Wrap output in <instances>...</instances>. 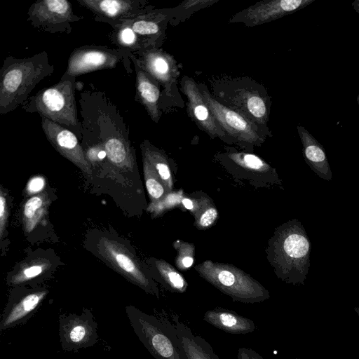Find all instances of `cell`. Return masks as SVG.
I'll list each match as a JSON object with an SVG mask.
<instances>
[{
    "label": "cell",
    "instance_id": "cell-19",
    "mask_svg": "<svg viewBox=\"0 0 359 359\" xmlns=\"http://www.w3.org/2000/svg\"><path fill=\"white\" fill-rule=\"evenodd\" d=\"M203 320L215 327L230 334H244L256 330V325L251 319L223 308L206 311Z\"/></svg>",
    "mask_w": 359,
    "mask_h": 359
},
{
    "label": "cell",
    "instance_id": "cell-3",
    "mask_svg": "<svg viewBox=\"0 0 359 359\" xmlns=\"http://www.w3.org/2000/svg\"><path fill=\"white\" fill-rule=\"evenodd\" d=\"M76 77L64 73L55 85L30 96L21 106L27 113H37L73 132L82 140V124L76 104Z\"/></svg>",
    "mask_w": 359,
    "mask_h": 359
},
{
    "label": "cell",
    "instance_id": "cell-12",
    "mask_svg": "<svg viewBox=\"0 0 359 359\" xmlns=\"http://www.w3.org/2000/svg\"><path fill=\"white\" fill-rule=\"evenodd\" d=\"M314 0H272L263 1L251 6L232 16L231 22H243L247 26H255L294 13Z\"/></svg>",
    "mask_w": 359,
    "mask_h": 359
},
{
    "label": "cell",
    "instance_id": "cell-14",
    "mask_svg": "<svg viewBox=\"0 0 359 359\" xmlns=\"http://www.w3.org/2000/svg\"><path fill=\"white\" fill-rule=\"evenodd\" d=\"M169 13V11L152 9L123 20L121 22L133 29L144 50L158 48L163 40Z\"/></svg>",
    "mask_w": 359,
    "mask_h": 359
},
{
    "label": "cell",
    "instance_id": "cell-36",
    "mask_svg": "<svg viewBox=\"0 0 359 359\" xmlns=\"http://www.w3.org/2000/svg\"><path fill=\"white\" fill-rule=\"evenodd\" d=\"M353 309H354V311L355 312V313L357 314V316L359 317V306H355Z\"/></svg>",
    "mask_w": 359,
    "mask_h": 359
},
{
    "label": "cell",
    "instance_id": "cell-20",
    "mask_svg": "<svg viewBox=\"0 0 359 359\" xmlns=\"http://www.w3.org/2000/svg\"><path fill=\"white\" fill-rule=\"evenodd\" d=\"M172 320L187 359H220L210 344L202 337L194 333L178 316L174 315Z\"/></svg>",
    "mask_w": 359,
    "mask_h": 359
},
{
    "label": "cell",
    "instance_id": "cell-8",
    "mask_svg": "<svg viewBox=\"0 0 359 359\" xmlns=\"http://www.w3.org/2000/svg\"><path fill=\"white\" fill-rule=\"evenodd\" d=\"M97 249L102 258L116 271L147 292L156 294V290L140 270L132 252L125 245L114 240L102 238Z\"/></svg>",
    "mask_w": 359,
    "mask_h": 359
},
{
    "label": "cell",
    "instance_id": "cell-5",
    "mask_svg": "<svg viewBox=\"0 0 359 359\" xmlns=\"http://www.w3.org/2000/svg\"><path fill=\"white\" fill-rule=\"evenodd\" d=\"M130 52L104 46L86 45L74 48L67 60V75L78 76L93 71L113 69L123 65L127 73H132Z\"/></svg>",
    "mask_w": 359,
    "mask_h": 359
},
{
    "label": "cell",
    "instance_id": "cell-16",
    "mask_svg": "<svg viewBox=\"0 0 359 359\" xmlns=\"http://www.w3.org/2000/svg\"><path fill=\"white\" fill-rule=\"evenodd\" d=\"M182 85L189 101V113L198 126L212 135L224 134V130L212 116L196 83L187 78Z\"/></svg>",
    "mask_w": 359,
    "mask_h": 359
},
{
    "label": "cell",
    "instance_id": "cell-34",
    "mask_svg": "<svg viewBox=\"0 0 359 359\" xmlns=\"http://www.w3.org/2000/svg\"><path fill=\"white\" fill-rule=\"evenodd\" d=\"M182 203L187 209L191 210L193 208L194 205H193L192 201L190 199L184 198L182 201Z\"/></svg>",
    "mask_w": 359,
    "mask_h": 359
},
{
    "label": "cell",
    "instance_id": "cell-4",
    "mask_svg": "<svg viewBox=\"0 0 359 359\" xmlns=\"http://www.w3.org/2000/svg\"><path fill=\"white\" fill-rule=\"evenodd\" d=\"M126 313L135 334L156 359H187L173 323L128 306Z\"/></svg>",
    "mask_w": 359,
    "mask_h": 359
},
{
    "label": "cell",
    "instance_id": "cell-6",
    "mask_svg": "<svg viewBox=\"0 0 359 359\" xmlns=\"http://www.w3.org/2000/svg\"><path fill=\"white\" fill-rule=\"evenodd\" d=\"M83 18L67 0H38L27 11V21L36 29L50 34H70L72 24Z\"/></svg>",
    "mask_w": 359,
    "mask_h": 359
},
{
    "label": "cell",
    "instance_id": "cell-33",
    "mask_svg": "<svg viewBox=\"0 0 359 359\" xmlns=\"http://www.w3.org/2000/svg\"><path fill=\"white\" fill-rule=\"evenodd\" d=\"M193 262V259L190 257H186L182 259L183 265L187 268L190 267L192 265Z\"/></svg>",
    "mask_w": 359,
    "mask_h": 359
},
{
    "label": "cell",
    "instance_id": "cell-31",
    "mask_svg": "<svg viewBox=\"0 0 359 359\" xmlns=\"http://www.w3.org/2000/svg\"><path fill=\"white\" fill-rule=\"evenodd\" d=\"M217 216V210L215 208H210L202 215L200 223L203 226H210L215 220Z\"/></svg>",
    "mask_w": 359,
    "mask_h": 359
},
{
    "label": "cell",
    "instance_id": "cell-15",
    "mask_svg": "<svg viewBox=\"0 0 359 359\" xmlns=\"http://www.w3.org/2000/svg\"><path fill=\"white\" fill-rule=\"evenodd\" d=\"M283 250L285 256L291 260L298 282L304 284L310 266L311 243L300 225L297 226L285 237Z\"/></svg>",
    "mask_w": 359,
    "mask_h": 359
},
{
    "label": "cell",
    "instance_id": "cell-26",
    "mask_svg": "<svg viewBox=\"0 0 359 359\" xmlns=\"http://www.w3.org/2000/svg\"><path fill=\"white\" fill-rule=\"evenodd\" d=\"M144 165L145 171L146 187L150 196L154 199L160 198L163 194L164 189L162 184L158 181L156 177L152 175L153 170L149 162L144 158Z\"/></svg>",
    "mask_w": 359,
    "mask_h": 359
},
{
    "label": "cell",
    "instance_id": "cell-22",
    "mask_svg": "<svg viewBox=\"0 0 359 359\" xmlns=\"http://www.w3.org/2000/svg\"><path fill=\"white\" fill-rule=\"evenodd\" d=\"M50 199L45 193L32 196L25 203L23 224L27 233L32 232L46 215Z\"/></svg>",
    "mask_w": 359,
    "mask_h": 359
},
{
    "label": "cell",
    "instance_id": "cell-27",
    "mask_svg": "<svg viewBox=\"0 0 359 359\" xmlns=\"http://www.w3.org/2000/svg\"><path fill=\"white\" fill-rule=\"evenodd\" d=\"M8 217V208L6 192L2 187L0 189V238L2 240L6 236V226Z\"/></svg>",
    "mask_w": 359,
    "mask_h": 359
},
{
    "label": "cell",
    "instance_id": "cell-28",
    "mask_svg": "<svg viewBox=\"0 0 359 359\" xmlns=\"http://www.w3.org/2000/svg\"><path fill=\"white\" fill-rule=\"evenodd\" d=\"M46 186V180L43 176L32 177L27 182L26 192L29 195H38Z\"/></svg>",
    "mask_w": 359,
    "mask_h": 359
},
{
    "label": "cell",
    "instance_id": "cell-30",
    "mask_svg": "<svg viewBox=\"0 0 359 359\" xmlns=\"http://www.w3.org/2000/svg\"><path fill=\"white\" fill-rule=\"evenodd\" d=\"M168 278L170 285L178 290H183L184 287V281L182 277L175 271H169Z\"/></svg>",
    "mask_w": 359,
    "mask_h": 359
},
{
    "label": "cell",
    "instance_id": "cell-7",
    "mask_svg": "<svg viewBox=\"0 0 359 359\" xmlns=\"http://www.w3.org/2000/svg\"><path fill=\"white\" fill-rule=\"evenodd\" d=\"M59 337L65 351H76L94 346L98 339L97 323L90 310L83 308L80 314H60Z\"/></svg>",
    "mask_w": 359,
    "mask_h": 359
},
{
    "label": "cell",
    "instance_id": "cell-2",
    "mask_svg": "<svg viewBox=\"0 0 359 359\" xmlns=\"http://www.w3.org/2000/svg\"><path fill=\"white\" fill-rule=\"evenodd\" d=\"M54 71L45 50L23 58L6 57L0 69V114L22 106L36 86Z\"/></svg>",
    "mask_w": 359,
    "mask_h": 359
},
{
    "label": "cell",
    "instance_id": "cell-21",
    "mask_svg": "<svg viewBox=\"0 0 359 359\" xmlns=\"http://www.w3.org/2000/svg\"><path fill=\"white\" fill-rule=\"evenodd\" d=\"M297 130L308 165L318 177L325 180H331L332 171L322 145L304 127L298 126Z\"/></svg>",
    "mask_w": 359,
    "mask_h": 359
},
{
    "label": "cell",
    "instance_id": "cell-18",
    "mask_svg": "<svg viewBox=\"0 0 359 359\" xmlns=\"http://www.w3.org/2000/svg\"><path fill=\"white\" fill-rule=\"evenodd\" d=\"M140 67L158 83L165 86L174 79L176 69L171 56L158 48L144 50L134 54Z\"/></svg>",
    "mask_w": 359,
    "mask_h": 359
},
{
    "label": "cell",
    "instance_id": "cell-32",
    "mask_svg": "<svg viewBox=\"0 0 359 359\" xmlns=\"http://www.w3.org/2000/svg\"><path fill=\"white\" fill-rule=\"evenodd\" d=\"M243 161L248 167L252 169H259L263 165L262 160L252 154H245L243 156Z\"/></svg>",
    "mask_w": 359,
    "mask_h": 359
},
{
    "label": "cell",
    "instance_id": "cell-11",
    "mask_svg": "<svg viewBox=\"0 0 359 359\" xmlns=\"http://www.w3.org/2000/svg\"><path fill=\"white\" fill-rule=\"evenodd\" d=\"M41 128L48 142L62 156L85 174H92L90 163L86 157L78 137L73 132L43 117H41Z\"/></svg>",
    "mask_w": 359,
    "mask_h": 359
},
{
    "label": "cell",
    "instance_id": "cell-24",
    "mask_svg": "<svg viewBox=\"0 0 359 359\" xmlns=\"http://www.w3.org/2000/svg\"><path fill=\"white\" fill-rule=\"evenodd\" d=\"M240 109L246 118L257 124H264L267 118L266 104L263 98L254 93L241 94Z\"/></svg>",
    "mask_w": 359,
    "mask_h": 359
},
{
    "label": "cell",
    "instance_id": "cell-35",
    "mask_svg": "<svg viewBox=\"0 0 359 359\" xmlns=\"http://www.w3.org/2000/svg\"><path fill=\"white\" fill-rule=\"evenodd\" d=\"M352 5L355 11L359 13V0L355 1Z\"/></svg>",
    "mask_w": 359,
    "mask_h": 359
},
{
    "label": "cell",
    "instance_id": "cell-29",
    "mask_svg": "<svg viewBox=\"0 0 359 359\" xmlns=\"http://www.w3.org/2000/svg\"><path fill=\"white\" fill-rule=\"evenodd\" d=\"M237 359H263V358L250 348L241 347L238 350Z\"/></svg>",
    "mask_w": 359,
    "mask_h": 359
},
{
    "label": "cell",
    "instance_id": "cell-23",
    "mask_svg": "<svg viewBox=\"0 0 359 359\" xmlns=\"http://www.w3.org/2000/svg\"><path fill=\"white\" fill-rule=\"evenodd\" d=\"M50 266V260L43 257H36L25 262L9 276L8 285L18 286L25 284L44 273Z\"/></svg>",
    "mask_w": 359,
    "mask_h": 359
},
{
    "label": "cell",
    "instance_id": "cell-37",
    "mask_svg": "<svg viewBox=\"0 0 359 359\" xmlns=\"http://www.w3.org/2000/svg\"><path fill=\"white\" fill-rule=\"evenodd\" d=\"M293 359H301V358H293Z\"/></svg>",
    "mask_w": 359,
    "mask_h": 359
},
{
    "label": "cell",
    "instance_id": "cell-25",
    "mask_svg": "<svg viewBox=\"0 0 359 359\" xmlns=\"http://www.w3.org/2000/svg\"><path fill=\"white\" fill-rule=\"evenodd\" d=\"M109 36L111 41L118 46V48L133 54L144 50L135 32L132 28L123 23L121 22L112 27Z\"/></svg>",
    "mask_w": 359,
    "mask_h": 359
},
{
    "label": "cell",
    "instance_id": "cell-17",
    "mask_svg": "<svg viewBox=\"0 0 359 359\" xmlns=\"http://www.w3.org/2000/svg\"><path fill=\"white\" fill-rule=\"evenodd\" d=\"M130 60L136 74L135 98L145 108L151 118L157 123L160 118V90L158 82L138 64L135 55L130 53Z\"/></svg>",
    "mask_w": 359,
    "mask_h": 359
},
{
    "label": "cell",
    "instance_id": "cell-10",
    "mask_svg": "<svg viewBox=\"0 0 359 359\" xmlns=\"http://www.w3.org/2000/svg\"><path fill=\"white\" fill-rule=\"evenodd\" d=\"M76 2L89 10L95 20L107 23L111 28L123 20L153 9L145 0H76Z\"/></svg>",
    "mask_w": 359,
    "mask_h": 359
},
{
    "label": "cell",
    "instance_id": "cell-1",
    "mask_svg": "<svg viewBox=\"0 0 359 359\" xmlns=\"http://www.w3.org/2000/svg\"><path fill=\"white\" fill-rule=\"evenodd\" d=\"M82 132L95 136L108 161L119 169L132 170L134 158L129 128L116 105L102 92H95L80 102Z\"/></svg>",
    "mask_w": 359,
    "mask_h": 359
},
{
    "label": "cell",
    "instance_id": "cell-13",
    "mask_svg": "<svg viewBox=\"0 0 359 359\" xmlns=\"http://www.w3.org/2000/svg\"><path fill=\"white\" fill-rule=\"evenodd\" d=\"M205 102L212 116L224 132L238 138L255 140L261 132L257 124L252 122L240 112H237L219 103L206 90H201Z\"/></svg>",
    "mask_w": 359,
    "mask_h": 359
},
{
    "label": "cell",
    "instance_id": "cell-9",
    "mask_svg": "<svg viewBox=\"0 0 359 359\" xmlns=\"http://www.w3.org/2000/svg\"><path fill=\"white\" fill-rule=\"evenodd\" d=\"M48 294L44 288L22 289L13 291L0 321V332L24 323L42 304Z\"/></svg>",
    "mask_w": 359,
    "mask_h": 359
}]
</instances>
